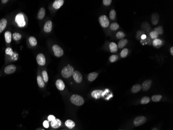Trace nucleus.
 <instances>
[{"instance_id": "nucleus-1", "label": "nucleus", "mask_w": 173, "mask_h": 130, "mask_svg": "<svg viewBox=\"0 0 173 130\" xmlns=\"http://www.w3.org/2000/svg\"><path fill=\"white\" fill-rule=\"evenodd\" d=\"M70 100L72 104L76 106H81L84 104V100L82 96L79 95L74 94L70 98Z\"/></svg>"}, {"instance_id": "nucleus-2", "label": "nucleus", "mask_w": 173, "mask_h": 130, "mask_svg": "<svg viewBox=\"0 0 173 130\" xmlns=\"http://www.w3.org/2000/svg\"><path fill=\"white\" fill-rule=\"evenodd\" d=\"M74 72V68L71 66L68 65V66L64 67L62 70V75L64 78H68L73 75Z\"/></svg>"}, {"instance_id": "nucleus-3", "label": "nucleus", "mask_w": 173, "mask_h": 130, "mask_svg": "<svg viewBox=\"0 0 173 130\" xmlns=\"http://www.w3.org/2000/svg\"><path fill=\"white\" fill-rule=\"evenodd\" d=\"M15 21L19 27H23L25 25L24 16L21 13L17 15L16 18H15Z\"/></svg>"}, {"instance_id": "nucleus-4", "label": "nucleus", "mask_w": 173, "mask_h": 130, "mask_svg": "<svg viewBox=\"0 0 173 130\" xmlns=\"http://www.w3.org/2000/svg\"><path fill=\"white\" fill-rule=\"evenodd\" d=\"M99 22L103 28H106L109 25V21L106 16L102 15L99 17Z\"/></svg>"}, {"instance_id": "nucleus-5", "label": "nucleus", "mask_w": 173, "mask_h": 130, "mask_svg": "<svg viewBox=\"0 0 173 130\" xmlns=\"http://www.w3.org/2000/svg\"><path fill=\"white\" fill-rule=\"evenodd\" d=\"M146 118L144 116H139L134 119L133 123L135 126H140L146 122Z\"/></svg>"}, {"instance_id": "nucleus-6", "label": "nucleus", "mask_w": 173, "mask_h": 130, "mask_svg": "<svg viewBox=\"0 0 173 130\" xmlns=\"http://www.w3.org/2000/svg\"><path fill=\"white\" fill-rule=\"evenodd\" d=\"M52 50L56 57H61L63 55L64 52L63 49L58 45H54L52 46Z\"/></svg>"}, {"instance_id": "nucleus-7", "label": "nucleus", "mask_w": 173, "mask_h": 130, "mask_svg": "<svg viewBox=\"0 0 173 130\" xmlns=\"http://www.w3.org/2000/svg\"><path fill=\"white\" fill-rule=\"evenodd\" d=\"M74 80L76 83H79L82 81V75L81 73L78 71H75L73 74Z\"/></svg>"}, {"instance_id": "nucleus-8", "label": "nucleus", "mask_w": 173, "mask_h": 130, "mask_svg": "<svg viewBox=\"0 0 173 130\" xmlns=\"http://www.w3.org/2000/svg\"><path fill=\"white\" fill-rule=\"evenodd\" d=\"M36 61L37 64L40 66H44L46 63L45 57L44 54L42 53L38 54L36 57Z\"/></svg>"}, {"instance_id": "nucleus-9", "label": "nucleus", "mask_w": 173, "mask_h": 130, "mask_svg": "<svg viewBox=\"0 0 173 130\" xmlns=\"http://www.w3.org/2000/svg\"><path fill=\"white\" fill-rule=\"evenodd\" d=\"M152 81L151 80H146L143 82L141 86V89L143 91H147L151 87Z\"/></svg>"}, {"instance_id": "nucleus-10", "label": "nucleus", "mask_w": 173, "mask_h": 130, "mask_svg": "<svg viewBox=\"0 0 173 130\" xmlns=\"http://www.w3.org/2000/svg\"><path fill=\"white\" fill-rule=\"evenodd\" d=\"M16 67L14 65H10L5 67L4 72L6 74H12L16 71Z\"/></svg>"}, {"instance_id": "nucleus-11", "label": "nucleus", "mask_w": 173, "mask_h": 130, "mask_svg": "<svg viewBox=\"0 0 173 130\" xmlns=\"http://www.w3.org/2000/svg\"><path fill=\"white\" fill-rule=\"evenodd\" d=\"M103 91L100 90H96L92 91L91 93V96L92 97H93L95 99H99L102 96Z\"/></svg>"}, {"instance_id": "nucleus-12", "label": "nucleus", "mask_w": 173, "mask_h": 130, "mask_svg": "<svg viewBox=\"0 0 173 130\" xmlns=\"http://www.w3.org/2000/svg\"><path fill=\"white\" fill-rule=\"evenodd\" d=\"M52 23L51 21L49 20L48 21L46 22L44 25V30L45 32H50L52 30Z\"/></svg>"}, {"instance_id": "nucleus-13", "label": "nucleus", "mask_w": 173, "mask_h": 130, "mask_svg": "<svg viewBox=\"0 0 173 130\" xmlns=\"http://www.w3.org/2000/svg\"><path fill=\"white\" fill-rule=\"evenodd\" d=\"M56 88H58L59 90L63 91L65 88V84L63 82V81L62 80L59 79L56 81Z\"/></svg>"}, {"instance_id": "nucleus-14", "label": "nucleus", "mask_w": 173, "mask_h": 130, "mask_svg": "<svg viewBox=\"0 0 173 130\" xmlns=\"http://www.w3.org/2000/svg\"><path fill=\"white\" fill-rule=\"evenodd\" d=\"M51 126L53 128L57 129L61 126V121L59 119H55L54 120L51 122Z\"/></svg>"}, {"instance_id": "nucleus-15", "label": "nucleus", "mask_w": 173, "mask_h": 130, "mask_svg": "<svg viewBox=\"0 0 173 130\" xmlns=\"http://www.w3.org/2000/svg\"><path fill=\"white\" fill-rule=\"evenodd\" d=\"M64 3L63 0H56L53 3V7L54 9H58L62 6Z\"/></svg>"}, {"instance_id": "nucleus-16", "label": "nucleus", "mask_w": 173, "mask_h": 130, "mask_svg": "<svg viewBox=\"0 0 173 130\" xmlns=\"http://www.w3.org/2000/svg\"><path fill=\"white\" fill-rule=\"evenodd\" d=\"M159 16L157 13H153L151 17V22L152 24L154 25H157L159 22Z\"/></svg>"}, {"instance_id": "nucleus-17", "label": "nucleus", "mask_w": 173, "mask_h": 130, "mask_svg": "<svg viewBox=\"0 0 173 130\" xmlns=\"http://www.w3.org/2000/svg\"><path fill=\"white\" fill-rule=\"evenodd\" d=\"M7 20L5 18H3L0 20V33L3 32V31L5 29L7 25Z\"/></svg>"}, {"instance_id": "nucleus-18", "label": "nucleus", "mask_w": 173, "mask_h": 130, "mask_svg": "<svg viewBox=\"0 0 173 130\" xmlns=\"http://www.w3.org/2000/svg\"><path fill=\"white\" fill-rule=\"evenodd\" d=\"M98 77V74L97 72H93L90 73L88 75V79L90 82H92L97 79Z\"/></svg>"}, {"instance_id": "nucleus-19", "label": "nucleus", "mask_w": 173, "mask_h": 130, "mask_svg": "<svg viewBox=\"0 0 173 130\" xmlns=\"http://www.w3.org/2000/svg\"><path fill=\"white\" fill-rule=\"evenodd\" d=\"M109 49L112 53H116L118 51V46L115 42H111L109 44Z\"/></svg>"}, {"instance_id": "nucleus-20", "label": "nucleus", "mask_w": 173, "mask_h": 130, "mask_svg": "<svg viewBox=\"0 0 173 130\" xmlns=\"http://www.w3.org/2000/svg\"><path fill=\"white\" fill-rule=\"evenodd\" d=\"M65 124L68 128L70 129L74 128L75 126V122L71 120H66L65 122Z\"/></svg>"}, {"instance_id": "nucleus-21", "label": "nucleus", "mask_w": 173, "mask_h": 130, "mask_svg": "<svg viewBox=\"0 0 173 130\" xmlns=\"http://www.w3.org/2000/svg\"><path fill=\"white\" fill-rule=\"evenodd\" d=\"M128 40H127V39H121V40H120L118 43V48H122L126 45V44L128 43Z\"/></svg>"}, {"instance_id": "nucleus-22", "label": "nucleus", "mask_w": 173, "mask_h": 130, "mask_svg": "<svg viewBox=\"0 0 173 130\" xmlns=\"http://www.w3.org/2000/svg\"><path fill=\"white\" fill-rule=\"evenodd\" d=\"M45 13H46V11H45V9H44V8H43V7L41 8L38 13V19H43L45 16Z\"/></svg>"}, {"instance_id": "nucleus-23", "label": "nucleus", "mask_w": 173, "mask_h": 130, "mask_svg": "<svg viewBox=\"0 0 173 130\" xmlns=\"http://www.w3.org/2000/svg\"><path fill=\"white\" fill-rule=\"evenodd\" d=\"M152 43H153V45L157 48H159L162 45V41L158 39H154Z\"/></svg>"}, {"instance_id": "nucleus-24", "label": "nucleus", "mask_w": 173, "mask_h": 130, "mask_svg": "<svg viewBox=\"0 0 173 130\" xmlns=\"http://www.w3.org/2000/svg\"><path fill=\"white\" fill-rule=\"evenodd\" d=\"M141 86L140 84H135L132 87L131 91L133 93H136L141 91Z\"/></svg>"}, {"instance_id": "nucleus-25", "label": "nucleus", "mask_w": 173, "mask_h": 130, "mask_svg": "<svg viewBox=\"0 0 173 130\" xmlns=\"http://www.w3.org/2000/svg\"><path fill=\"white\" fill-rule=\"evenodd\" d=\"M5 40L6 42L7 43H11L12 41V33L9 31H6L5 33Z\"/></svg>"}, {"instance_id": "nucleus-26", "label": "nucleus", "mask_w": 173, "mask_h": 130, "mask_svg": "<svg viewBox=\"0 0 173 130\" xmlns=\"http://www.w3.org/2000/svg\"><path fill=\"white\" fill-rule=\"evenodd\" d=\"M37 82L39 87L43 88L45 87V82L44 81L43 78L40 75L37 77Z\"/></svg>"}, {"instance_id": "nucleus-27", "label": "nucleus", "mask_w": 173, "mask_h": 130, "mask_svg": "<svg viewBox=\"0 0 173 130\" xmlns=\"http://www.w3.org/2000/svg\"><path fill=\"white\" fill-rule=\"evenodd\" d=\"M29 41L30 45L32 46H35L37 45V41L36 40V39L34 37H33V36H31V37L29 38Z\"/></svg>"}, {"instance_id": "nucleus-28", "label": "nucleus", "mask_w": 173, "mask_h": 130, "mask_svg": "<svg viewBox=\"0 0 173 130\" xmlns=\"http://www.w3.org/2000/svg\"><path fill=\"white\" fill-rule=\"evenodd\" d=\"M162 97V95H155L152 96V100L154 101V102H158L161 100V98Z\"/></svg>"}, {"instance_id": "nucleus-29", "label": "nucleus", "mask_w": 173, "mask_h": 130, "mask_svg": "<svg viewBox=\"0 0 173 130\" xmlns=\"http://www.w3.org/2000/svg\"><path fill=\"white\" fill-rule=\"evenodd\" d=\"M119 28V25L117 22H113L110 26V29L112 31L117 30Z\"/></svg>"}, {"instance_id": "nucleus-30", "label": "nucleus", "mask_w": 173, "mask_h": 130, "mask_svg": "<svg viewBox=\"0 0 173 130\" xmlns=\"http://www.w3.org/2000/svg\"><path fill=\"white\" fill-rule=\"evenodd\" d=\"M21 38H22V35L16 32V33H13V35H12V38H13L14 40L15 41H18L20 40V39H21Z\"/></svg>"}, {"instance_id": "nucleus-31", "label": "nucleus", "mask_w": 173, "mask_h": 130, "mask_svg": "<svg viewBox=\"0 0 173 130\" xmlns=\"http://www.w3.org/2000/svg\"><path fill=\"white\" fill-rule=\"evenodd\" d=\"M129 53V50L128 48H124L123 49L122 51L121 52L120 55L121 57H122V58H125V57H126V56L128 55V54Z\"/></svg>"}, {"instance_id": "nucleus-32", "label": "nucleus", "mask_w": 173, "mask_h": 130, "mask_svg": "<svg viewBox=\"0 0 173 130\" xmlns=\"http://www.w3.org/2000/svg\"><path fill=\"white\" fill-rule=\"evenodd\" d=\"M150 100L149 97H147V96H145V97L142 98L141 103V104L144 105V104H147L149 103L150 102Z\"/></svg>"}, {"instance_id": "nucleus-33", "label": "nucleus", "mask_w": 173, "mask_h": 130, "mask_svg": "<svg viewBox=\"0 0 173 130\" xmlns=\"http://www.w3.org/2000/svg\"><path fill=\"white\" fill-rule=\"evenodd\" d=\"M109 17L112 20H115L116 17V12L115 10L112 9L109 13Z\"/></svg>"}, {"instance_id": "nucleus-34", "label": "nucleus", "mask_w": 173, "mask_h": 130, "mask_svg": "<svg viewBox=\"0 0 173 130\" xmlns=\"http://www.w3.org/2000/svg\"><path fill=\"white\" fill-rule=\"evenodd\" d=\"M154 31L157 32L158 35H162L163 33V29L162 26H159L154 29Z\"/></svg>"}, {"instance_id": "nucleus-35", "label": "nucleus", "mask_w": 173, "mask_h": 130, "mask_svg": "<svg viewBox=\"0 0 173 130\" xmlns=\"http://www.w3.org/2000/svg\"><path fill=\"white\" fill-rule=\"evenodd\" d=\"M159 35L157 32H156L155 31H152L151 32H150V36L151 39H157V36H158Z\"/></svg>"}, {"instance_id": "nucleus-36", "label": "nucleus", "mask_w": 173, "mask_h": 130, "mask_svg": "<svg viewBox=\"0 0 173 130\" xmlns=\"http://www.w3.org/2000/svg\"><path fill=\"white\" fill-rule=\"evenodd\" d=\"M43 74V79L44 80V81L45 82H48V75L47 74V72H46V71H43L42 72Z\"/></svg>"}, {"instance_id": "nucleus-37", "label": "nucleus", "mask_w": 173, "mask_h": 130, "mask_svg": "<svg viewBox=\"0 0 173 130\" xmlns=\"http://www.w3.org/2000/svg\"><path fill=\"white\" fill-rule=\"evenodd\" d=\"M125 34L122 31H119V32L116 34V37L119 39H122L125 38Z\"/></svg>"}, {"instance_id": "nucleus-38", "label": "nucleus", "mask_w": 173, "mask_h": 130, "mask_svg": "<svg viewBox=\"0 0 173 130\" xmlns=\"http://www.w3.org/2000/svg\"><path fill=\"white\" fill-rule=\"evenodd\" d=\"M118 59V56L115 55H112L109 57V61L112 62H113L117 61Z\"/></svg>"}, {"instance_id": "nucleus-39", "label": "nucleus", "mask_w": 173, "mask_h": 130, "mask_svg": "<svg viewBox=\"0 0 173 130\" xmlns=\"http://www.w3.org/2000/svg\"><path fill=\"white\" fill-rule=\"evenodd\" d=\"M5 53L7 55H9L10 56H12V54H13V51H12V49L11 48H7L5 50Z\"/></svg>"}, {"instance_id": "nucleus-40", "label": "nucleus", "mask_w": 173, "mask_h": 130, "mask_svg": "<svg viewBox=\"0 0 173 130\" xmlns=\"http://www.w3.org/2000/svg\"><path fill=\"white\" fill-rule=\"evenodd\" d=\"M112 0H104V1H103V4L105 5V6H109V5L112 3Z\"/></svg>"}, {"instance_id": "nucleus-41", "label": "nucleus", "mask_w": 173, "mask_h": 130, "mask_svg": "<svg viewBox=\"0 0 173 130\" xmlns=\"http://www.w3.org/2000/svg\"><path fill=\"white\" fill-rule=\"evenodd\" d=\"M56 119V117L53 116V115H49L48 117V121H52L53 120H54Z\"/></svg>"}, {"instance_id": "nucleus-42", "label": "nucleus", "mask_w": 173, "mask_h": 130, "mask_svg": "<svg viewBox=\"0 0 173 130\" xmlns=\"http://www.w3.org/2000/svg\"><path fill=\"white\" fill-rule=\"evenodd\" d=\"M49 126V121H48L45 120V121H44L43 126H44L45 128H48Z\"/></svg>"}, {"instance_id": "nucleus-43", "label": "nucleus", "mask_w": 173, "mask_h": 130, "mask_svg": "<svg viewBox=\"0 0 173 130\" xmlns=\"http://www.w3.org/2000/svg\"><path fill=\"white\" fill-rule=\"evenodd\" d=\"M141 34H143H143H144L143 31H141L139 30V31H138V32H137V35H136V37L138 39H139V38H140V37H139V36L141 35Z\"/></svg>"}, {"instance_id": "nucleus-44", "label": "nucleus", "mask_w": 173, "mask_h": 130, "mask_svg": "<svg viewBox=\"0 0 173 130\" xmlns=\"http://www.w3.org/2000/svg\"><path fill=\"white\" fill-rule=\"evenodd\" d=\"M146 38H147L146 35H145V34H144V35H143L141 36V38L142 40H145V39H146Z\"/></svg>"}, {"instance_id": "nucleus-45", "label": "nucleus", "mask_w": 173, "mask_h": 130, "mask_svg": "<svg viewBox=\"0 0 173 130\" xmlns=\"http://www.w3.org/2000/svg\"><path fill=\"white\" fill-rule=\"evenodd\" d=\"M170 53H171L172 55H173V47H172V48H170Z\"/></svg>"}, {"instance_id": "nucleus-46", "label": "nucleus", "mask_w": 173, "mask_h": 130, "mask_svg": "<svg viewBox=\"0 0 173 130\" xmlns=\"http://www.w3.org/2000/svg\"><path fill=\"white\" fill-rule=\"evenodd\" d=\"M8 0H2V2L3 3H7V2H8Z\"/></svg>"}, {"instance_id": "nucleus-47", "label": "nucleus", "mask_w": 173, "mask_h": 130, "mask_svg": "<svg viewBox=\"0 0 173 130\" xmlns=\"http://www.w3.org/2000/svg\"><path fill=\"white\" fill-rule=\"evenodd\" d=\"M152 130H157V128H153L152 129Z\"/></svg>"}, {"instance_id": "nucleus-48", "label": "nucleus", "mask_w": 173, "mask_h": 130, "mask_svg": "<svg viewBox=\"0 0 173 130\" xmlns=\"http://www.w3.org/2000/svg\"></svg>"}, {"instance_id": "nucleus-49", "label": "nucleus", "mask_w": 173, "mask_h": 130, "mask_svg": "<svg viewBox=\"0 0 173 130\" xmlns=\"http://www.w3.org/2000/svg\"></svg>"}]
</instances>
